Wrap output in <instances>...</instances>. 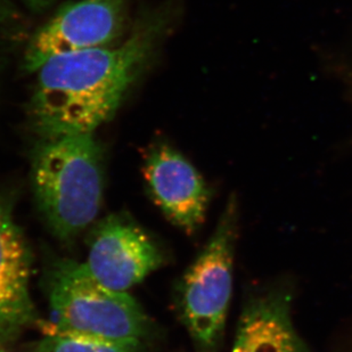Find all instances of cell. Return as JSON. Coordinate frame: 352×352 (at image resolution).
<instances>
[{"label": "cell", "mask_w": 352, "mask_h": 352, "mask_svg": "<svg viewBox=\"0 0 352 352\" xmlns=\"http://www.w3.org/2000/svg\"><path fill=\"white\" fill-rule=\"evenodd\" d=\"M173 7L143 14L117 46L64 54L39 67L29 113L41 140L94 133L114 117L168 34Z\"/></svg>", "instance_id": "obj_1"}, {"label": "cell", "mask_w": 352, "mask_h": 352, "mask_svg": "<svg viewBox=\"0 0 352 352\" xmlns=\"http://www.w3.org/2000/svg\"><path fill=\"white\" fill-rule=\"evenodd\" d=\"M31 179L50 232L71 241L94 223L103 202V154L94 133L41 140L32 153Z\"/></svg>", "instance_id": "obj_2"}, {"label": "cell", "mask_w": 352, "mask_h": 352, "mask_svg": "<svg viewBox=\"0 0 352 352\" xmlns=\"http://www.w3.org/2000/svg\"><path fill=\"white\" fill-rule=\"evenodd\" d=\"M50 325L60 331L142 343L150 319L128 292L97 280L85 263L60 259L47 278Z\"/></svg>", "instance_id": "obj_3"}, {"label": "cell", "mask_w": 352, "mask_h": 352, "mask_svg": "<svg viewBox=\"0 0 352 352\" xmlns=\"http://www.w3.org/2000/svg\"><path fill=\"white\" fill-rule=\"evenodd\" d=\"M239 206L230 196L212 235L184 274L178 293L180 317L196 346L214 351L223 342L233 294Z\"/></svg>", "instance_id": "obj_4"}, {"label": "cell", "mask_w": 352, "mask_h": 352, "mask_svg": "<svg viewBox=\"0 0 352 352\" xmlns=\"http://www.w3.org/2000/svg\"><path fill=\"white\" fill-rule=\"evenodd\" d=\"M126 0H79L62 7L31 38L24 69L37 72L47 60L113 45L122 34Z\"/></svg>", "instance_id": "obj_5"}, {"label": "cell", "mask_w": 352, "mask_h": 352, "mask_svg": "<svg viewBox=\"0 0 352 352\" xmlns=\"http://www.w3.org/2000/svg\"><path fill=\"white\" fill-rule=\"evenodd\" d=\"M162 263L159 246L126 214L105 217L90 234L85 266L114 291L128 292Z\"/></svg>", "instance_id": "obj_6"}, {"label": "cell", "mask_w": 352, "mask_h": 352, "mask_svg": "<svg viewBox=\"0 0 352 352\" xmlns=\"http://www.w3.org/2000/svg\"><path fill=\"white\" fill-rule=\"evenodd\" d=\"M147 190L166 219L188 235L206 220L211 190L195 166L166 143L154 144L144 157Z\"/></svg>", "instance_id": "obj_7"}, {"label": "cell", "mask_w": 352, "mask_h": 352, "mask_svg": "<svg viewBox=\"0 0 352 352\" xmlns=\"http://www.w3.org/2000/svg\"><path fill=\"white\" fill-rule=\"evenodd\" d=\"M34 256L14 218L13 202L0 194V348L38 324L31 296Z\"/></svg>", "instance_id": "obj_8"}, {"label": "cell", "mask_w": 352, "mask_h": 352, "mask_svg": "<svg viewBox=\"0 0 352 352\" xmlns=\"http://www.w3.org/2000/svg\"><path fill=\"white\" fill-rule=\"evenodd\" d=\"M292 302V289L282 283L251 291L230 352H309L293 324Z\"/></svg>", "instance_id": "obj_9"}, {"label": "cell", "mask_w": 352, "mask_h": 352, "mask_svg": "<svg viewBox=\"0 0 352 352\" xmlns=\"http://www.w3.org/2000/svg\"><path fill=\"white\" fill-rule=\"evenodd\" d=\"M41 327L45 336L34 343L31 352H140L142 344L60 331L43 322Z\"/></svg>", "instance_id": "obj_10"}, {"label": "cell", "mask_w": 352, "mask_h": 352, "mask_svg": "<svg viewBox=\"0 0 352 352\" xmlns=\"http://www.w3.org/2000/svg\"><path fill=\"white\" fill-rule=\"evenodd\" d=\"M55 1V0H24V3H27L28 6L34 8L36 10H43L50 6V3Z\"/></svg>", "instance_id": "obj_11"}]
</instances>
